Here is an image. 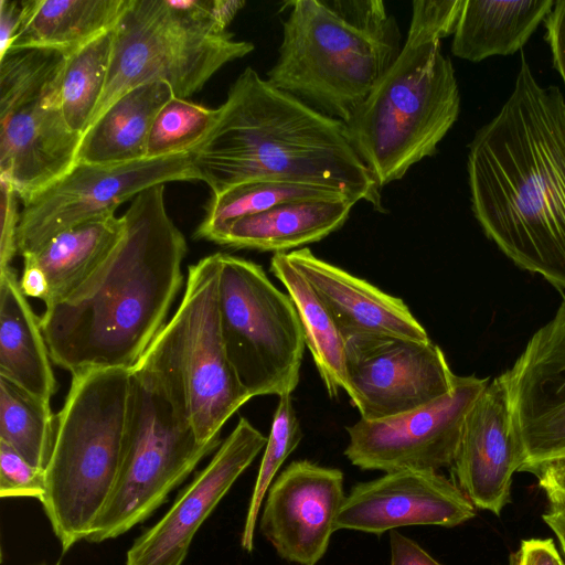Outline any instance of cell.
<instances>
[{
  "instance_id": "cell-16",
  "label": "cell",
  "mask_w": 565,
  "mask_h": 565,
  "mask_svg": "<svg viewBox=\"0 0 565 565\" xmlns=\"http://www.w3.org/2000/svg\"><path fill=\"white\" fill-rule=\"evenodd\" d=\"M259 531L278 556L316 565L326 554L344 502L343 472L309 460L290 462L266 492Z\"/></svg>"
},
{
  "instance_id": "cell-2",
  "label": "cell",
  "mask_w": 565,
  "mask_h": 565,
  "mask_svg": "<svg viewBox=\"0 0 565 565\" xmlns=\"http://www.w3.org/2000/svg\"><path fill=\"white\" fill-rule=\"evenodd\" d=\"M164 185L150 186L122 215L121 238L65 299L45 307L42 331L55 365L132 369L166 324L183 284L185 237L168 214Z\"/></svg>"
},
{
  "instance_id": "cell-39",
  "label": "cell",
  "mask_w": 565,
  "mask_h": 565,
  "mask_svg": "<svg viewBox=\"0 0 565 565\" xmlns=\"http://www.w3.org/2000/svg\"><path fill=\"white\" fill-rule=\"evenodd\" d=\"M20 13L21 2L0 0V58L3 57L10 49Z\"/></svg>"
},
{
  "instance_id": "cell-35",
  "label": "cell",
  "mask_w": 565,
  "mask_h": 565,
  "mask_svg": "<svg viewBox=\"0 0 565 565\" xmlns=\"http://www.w3.org/2000/svg\"><path fill=\"white\" fill-rule=\"evenodd\" d=\"M545 41L548 43L553 67L565 86V0H557L544 21Z\"/></svg>"
},
{
  "instance_id": "cell-23",
  "label": "cell",
  "mask_w": 565,
  "mask_h": 565,
  "mask_svg": "<svg viewBox=\"0 0 565 565\" xmlns=\"http://www.w3.org/2000/svg\"><path fill=\"white\" fill-rule=\"evenodd\" d=\"M129 0H24L10 50L64 55L110 32Z\"/></svg>"
},
{
  "instance_id": "cell-38",
  "label": "cell",
  "mask_w": 565,
  "mask_h": 565,
  "mask_svg": "<svg viewBox=\"0 0 565 565\" xmlns=\"http://www.w3.org/2000/svg\"><path fill=\"white\" fill-rule=\"evenodd\" d=\"M391 565H443L414 540L396 530L390 531Z\"/></svg>"
},
{
  "instance_id": "cell-29",
  "label": "cell",
  "mask_w": 565,
  "mask_h": 565,
  "mask_svg": "<svg viewBox=\"0 0 565 565\" xmlns=\"http://www.w3.org/2000/svg\"><path fill=\"white\" fill-rule=\"evenodd\" d=\"M340 198L353 199L342 191L320 185L270 180L243 182L213 194L206 206L205 217L195 231V237L213 242L236 220L286 202Z\"/></svg>"
},
{
  "instance_id": "cell-28",
  "label": "cell",
  "mask_w": 565,
  "mask_h": 565,
  "mask_svg": "<svg viewBox=\"0 0 565 565\" xmlns=\"http://www.w3.org/2000/svg\"><path fill=\"white\" fill-rule=\"evenodd\" d=\"M111 44L110 31L64 55L55 78L54 103L70 129L82 136L104 92Z\"/></svg>"
},
{
  "instance_id": "cell-6",
  "label": "cell",
  "mask_w": 565,
  "mask_h": 565,
  "mask_svg": "<svg viewBox=\"0 0 565 565\" xmlns=\"http://www.w3.org/2000/svg\"><path fill=\"white\" fill-rule=\"evenodd\" d=\"M130 370L88 369L72 374L56 416L41 501L63 552L87 540L115 487L127 423Z\"/></svg>"
},
{
  "instance_id": "cell-31",
  "label": "cell",
  "mask_w": 565,
  "mask_h": 565,
  "mask_svg": "<svg viewBox=\"0 0 565 565\" xmlns=\"http://www.w3.org/2000/svg\"><path fill=\"white\" fill-rule=\"evenodd\" d=\"M302 437L290 394L279 396L241 535V546L248 553L254 550L255 529L266 492Z\"/></svg>"
},
{
  "instance_id": "cell-10",
  "label": "cell",
  "mask_w": 565,
  "mask_h": 565,
  "mask_svg": "<svg viewBox=\"0 0 565 565\" xmlns=\"http://www.w3.org/2000/svg\"><path fill=\"white\" fill-rule=\"evenodd\" d=\"M218 312L227 358L248 394L291 395L306 340L289 295L258 264L221 253Z\"/></svg>"
},
{
  "instance_id": "cell-7",
  "label": "cell",
  "mask_w": 565,
  "mask_h": 565,
  "mask_svg": "<svg viewBox=\"0 0 565 565\" xmlns=\"http://www.w3.org/2000/svg\"><path fill=\"white\" fill-rule=\"evenodd\" d=\"M220 255H209L189 266L177 311L137 362L158 379L201 444L221 441L225 423L252 398L223 342Z\"/></svg>"
},
{
  "instance_id": "cell-33",
  "label": "cell",
  "mask_w": 565,
  "mask_h": 565,
  "mask_svg": "<svg viewBox=\"0 0 565 565\" xmlns=\"http://www.w3.org/2000/svg\"><path fill=\"white\" fill-rule=\"evenodd\" d=\"M45 494V471L25 460L13 447L0 440V497L33 498Z\"/></svg>"
},
{
  "instance_id": "cell-26",
  "label": "cell",
  "mask_w": 565,
  "mask_h": 565,
  "mask_svg": "<svg viewBox=\"0 0 565 565\" xmlns=\"http://www.w3.org/2000/svg\"><path fill=\"white\" fill-rule=\"evenodd\" d=\"M124 227L122 216L115 214L86 221L23 257L39 266L47 279L45 307L65 299L97 269L121 238Z\"/></svg>"
},
{
  "instance_id": "cell-8",
  "label": "cell",
  "mask_w": 565,
  "mask_h": 565,
  "mask_svg": "<svg viewBox=\"0 0 565 565\" xmlns=\"http://www.w3.org/2000/svg\"><path fill=\"white\" fill-rule=\"evenodd\" d=\"M221 443L201 444L158 379L136 364L118 477L86 541L116 539L143 522Z\"/></svg>"
},
{
  "instance_id": "cell-17",
  "label": "cell",
  "mask_w": 565,
  "mask_h": 565,
  "mask_svg": "<svg viewBox=\"0 0 565 565\" xmlns=\"http://www.w3.org/2000/svg\"><path fill=\"white\" fill-rule=\"evenodd\" d=\"M266 443L267 437L241 417L168 512L135 540L126 565H182L200 526Z\"/></svg>"
},
{
  "instance_id": "cell-1",
  "label": "cell",
  "mask_w": 565,
  "mask_h": 565,
  "mask_svg": "<svg viewBox=\"0 0 565 565\" xmlns=\"http://www.w3.org/2000/svg\"><path fill=\"white\" fill-rule=\"evenodd\" d=\"M472 213L519 268L565 291V99L524 54L499 113L468 146Z\"/></svg>"
},
{
  "instance_id": "cell-5",
  "label": "cell",
  "mask_w": 565,
  "mask_h": 565,
  "mask_svg": "<svg viewBox=\"0 0 565 565\" xmlns=\"http://www.w3.org/2000/svg\"><path fill=\"white\" fill-rule=\"evenodd\" d=\"M285 6L282 41L267 81L345 122L402 49L395 19L380 0H296Z\"/></svg>"
},
{
  "instance_id": "cell-34",
  "label": "cell",
  "mask_w": 565,
  "mask_h": 565,
  "mask_svg": "<svg viewBox=\"0 0 565 565\" xmlns=\"http://www.w3.org/2000/svg\"><path fill=\"white\" fill-rule=\"evenodd\" d=\"M1 235H0V269L11 266L18 254V227L20 212L18 211V193L13 185L0 178Z\"/></svg>"
},
{
  "instance_id": "cell-9",
  "label": "cell",
  "mask_w": 565,
  "mask_h": 565,
  "mask_svg": "<svg viewBox=\"0 0 565 565\" xmlns=\"http://www.w3.org/2000/svg\"><path fill=\"white\" fill-rule=\"evenodd\" d=\"M109 68L89 126L126 92L164 82L174 96L201 90L225 64L244 57L254 44L233 34H212L192 24L168 0H129L111 31Z\"/></svg>"
},
{
  "instance_id": "cell-22",
  "label": "cell",
  "mask_w": 565,
  "mask_h": 565,
  "mask_svg": "<svg viewBox=\"0 0 565 565\" xmlns=\"http://www.w3.org/2000/svg\"><path fill=\"white\" fill-rule=\"evenodd\" d=\"M41 321L13 268L0 269V377L50 401L57 382Z\"/></svg>"
},
{
  "instance_id": "cell-30",
  "label": "cell",
  "mask_w": 565,
  "mask_h": 565,
  "mask_svg": "<svg viewBox=\"0 0 565 565\" xmlns=\"http://www.w3.org/2000/svg\"><path fill=\"white\" fill-rule=\"evenodd\" d=\"M56 431L50 401L42 399L0 377V440L25 460L45 470Z\"/></svg>"
},
{
  "instance_id": "cell-18",
  "label": "cell",
  "mask_w": 565,
  "mask_h": 565,
  "mask_svg": "<svg viewBox=\"0 0 565 565\" xmlns=\"http://www.w3.org/2000/svg\"><path fill=\"white\" fill-rule=\"evenodd\" d=\"M460 488L435 470L404 469L354 484L334 529L375 535L407 525L454 527L475 516Z\"/></svg>"
},
{
  "instance_id": "cell-32",
  "label": "cell",
  "mask_w": 565,
  "mask_h": 565,
  "mask_svg": "<svg viewBox=\"0 0 565 565\" xmlns=\"http://www.w3.org/2000/svg\"><path fill=\"white\" fill-rule=\"evenodd\" d=\"M217 118L212 109L173 96L157 114L147 141L146 158L189 152L205 138Z\"/></svg>"
},
{
  "instance_id": "cell-40",
  "label": "cell",
  "mask_w": 565,
  "mask_h": 565,
  "mask_svg": "<svg viewBox=\"0 0 565 565\" xmlns=\"http://www.w3.org/2000/svg\"><path fill=\"white\" fill-rule=\"evenodd\" d=\"M20 288L26 297L45 301L49 284L44 273L33 262L23 260V270L19 280Z\"/></svg>"
},
{
  "instance_id": "cell-41",
  "label": "cell",
  "mask_w": 565,
  "mask_h": 565,
  "mask_svg": "<svg viewBox=\"0 0 565 565\" xmlns=\"http://www.w3.org/2000/svg\"><path fill=\"white\" fill-rule=\"evenodd\" d=\"M546 497L548 499V507L542 518L556 535L565 554V501L554 495Z\"/></svg>"
},
{
  "instance_id": "cell-21",
  "label": "cell",
  "mask_w": 565,
  "mask_h": 565,
  "mask_svg": "<svg viewBox=\"0 0 565 565\" xmlns=\"http://www.w3.org/2000/svg\"><path fill=\"white\" fill-rule=\"evenodd\" d=\"M358 203L350 198L286 202L227 225L214 243L235 248L287 253L340 228Z\"/></svg>"
},
{
  "instance_id": "cell-37",
  "label": "cell",
  "mask_w": 565,
  "mask_h": 565,
  "mask_svg": "<svg viewBox=\"0 0 565 565\" xmlns=\"http://www.w3.org/2000/svg\"><path fill=\"white\" fill-rule=\"evenodd\" d=\"M520 471L533 473L546 495L565 501V457L524 466Z\"/></svg>"
},
{
  "instance_id": "cell-36",
  "label": "cell",
  "mask_w": 565,
  "mask_h": 565,
  "mask_svg": "<svg viewBox=\"0 0 565 565\" xmlns=\"http://www.w3.org/2000/svg\"><path fill=\"white\" fill-rule=\"evenodd\" d=\"M563 559L551 539L523 540L508 565H562Z\"/></svg>"
},
{
  "instance_id": "cell-12",
  "label": "cell",
  "mask_w": 565,
  "mask_h": 565,
  "mask_svg": "<svg viewBox=\"0 0 565 565\" xmlns=\"http://www.w3.org/2000/svg\"><path fill=\"white\" fill-rule=\"evenodd\" d=\"M199 180L190 151L117 164L75 162L64 174L22 200L18 253H36L57 234L86 221L113 215L143 190L173 181Z\"/></svg>"
},
{
  "instance_id": "cell-4",
  "label": "cell",
  "mask_w": 565,
  "mask_h": 565,
  "mask_svg": "<svg viewBox=\"0 0 565 565\" xmlns=\"http://www.w3.org/2000/svg\"><path fill=\"white\" fill-rule=\"evenodd\" d=\"M463 0H416L392 65L344 124L347 137L381 189L431 157L457 121L460 95L440 40L454 34Z\"/></svg>"
},
{
  "instance_id": "cell-42",
  "label": "cell",
  "mask_w": 565,
  "mask_h": 565,
  "mask_svg": "<svg viewBox=\"0 0 565 565\" xmlns=\"http://www.w3.org/2000/svg\"><path fill=\"white\" fill-rule=\"evenodd\" d=\"M562 565H565V563L563 562V564H562Z\"/></svg>"
},
{
  "instance_id": "cell-11",
  "label": "cell",
  "mask_w": 565,
  "mask_h": 565,
  "mask_svg": "<svg viewBox=\"0 0 565 565\" xmlns=\"http://www.w3.org/2000/svg\"><path fill=\"white\" fill-rule=\"evenodd\" d=\"M63 58L38 49L10 50L0 58V178L21 200L76 162L82 135L70 129L54 103Z\"/></svg>"
},
{
  "instance_id": "cell-25",
  "label": "cell",
  "mask_w": 565,
  "mask_h": 565,
  "mask_svg": "<svg viewBox=\"0 0 565 565\" xmlns=\"http://www.w3.org/2000/svg\"><path fill=\"white\" fill-rule=\"evenodd\" d=\"M554 4L553 0H465L451 53L470 62L514 54L550 15Z\"/></svg>"
},
{
  "instance_id": "cell-14",
  "label": "cell",
  "mask_w": 565,
  "mask_h": 565,
  "mask_svg": "<svg viewBox=\"0 0 565 565\" xmlns=\"http://www.w3.org/2000/svg\"><path fill=\"white\" fill-rule=\"evenodd\" d=\"M348 392L361 418L382 419L427 405L455 386L441 349L428 341L386 334L345 340Z\"/></svg>"
},
{
  "instance_id": "cell-19",
  "label": "cell",
  "mask_w": 565,
  "mask_h": 565,
  "mask_svg": "<svg viewBox=\"0 0 565 565\" xmlns=\"http://www.w3.org/2000/svg\"><path fill=\"white\" fill-rule=\"evenodd\" d=\"M524 460L504 372L488 383L469 411L450 468L475 507L500 515L511 500L513 473Z\"/></svg>"
},
{
  "instance_id": "cell-15",
  "label": "cell",
  "mask_w": 565,
  "mask_h": 565,
  "mask_svg": "<svg viewBox=\"0 0 565 565\" xmlns=\"http://www.w3.org/2000/svg\"><path fill=\"white\" fill-rule=\"evenodd\" d=\"M505 373L522 467L565 457V299Z\"/></svg>"
},
{
  "instance_id": "cell-24",
  "label": "cell",
  "mask_w": 565,
  "mask_h": 565,
  "mask_svg": "<svg viewBox=\"0 0 565 565\" xmlns=\"http://www.w3.org/2000/svg\"><path fill=\"white\" fill-rule=\"evenodd\" d=\"M173 96L164 82L142 84L126 92L84 132L76 162L117 164L145 159L152 122Z\"/></svg>"
},
{
  "instance_id": "cell-20",
  "label": "cell",
  "mask_w": 565,
  "mask_h": 565,
  "mask_svg": "<svg viewBox=\"0 0 565 565\" xmlns=\"http://www.w3.org/2000/svg\"><path fill=\"white\" fill-rule=\"evenodd\" d=\"M286 255L316 290L344 340L356 334L430 340L403 299L317 257L307 247Z\"/></svg>"
},
{
  "instance_id": "cell-27",
  "label": "cell",
  "mask_w": 565,
  "mask_h": 565,
  "mask_svg": "<svg viewBox=\"0 0 565 565\" xmlns=\"http://www.w3.org/2000/svg\"><path fill=\"white\" fill-rule=\"evenodd\" d=\"M270 271L285 286L298 311L317 370L330 397L348 392L345 340L329 310L308 280L289 262L286 253H276Z\"/></svg>"
},
{
  "instance_id": "cell-3",
  "label": "cell",
  "mask_w": 565,
  "mask_h": 565,
  "mask_svg": "<svg viewBox=\"0 0 565 565\" xmlns=\"http://www.w3.org/2000/svg\"><path fill=\"white\" fill-rule=\"evenodd\" d=\"M190 153L213 194L248 181H282L332 188L383 211L380 188L344 124L252 67L232 84L214 125Z\"/></svg>"
},
{
  "instance_id": "cell-13",
  "label": "cell",
  "mask_w": 565,
  "mask_h": 565,
  "mask_svg": "<svg viewBox=\"0 0 565 565\" xmlns=\"http://www.w3.org/2000/svg\"><path fill=\"white\" fill-rule=\"evenodd\" d=\"M489 382L457 375L454 388L427 405L382 419L360 418L347 427L345 457L362 470L384 472L451 467L467 415Z\"/></svg>"
}]
</instances>
